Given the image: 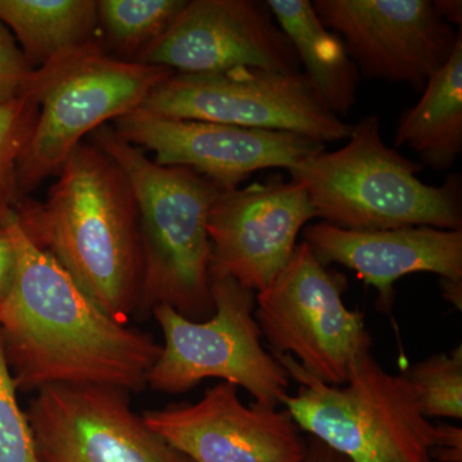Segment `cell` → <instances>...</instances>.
Returning <instances> with one entry per match:
<instances>
[{
  "instance_id": "obj_1",
  "label": "cell",
  "mask_w": 462,
  "mask_h": 462,
  "mask_svg": "<svg viewBox=\"0 0 462 462\" xmlns=\"http://www.w3.org/2000/svg\"><path fill=\"white\" fill-rule=\"evenodd\" d=\"M0 227L16 254L14 284L0 303V331L17 391L60 384L126 392L147 387L162 346L106 315L51 254L33 245L11 206L0 205Z\"/></svg>"
},
{
  "instance_id": "obj_2",
  "label": "cell",
  "mask_w": 462,
  "mask_h": 462,
  "mask_svg": "<svg viewBox=\"0 0 462 462\" xmlns=\"http://www.w3.org/2000/svg\"><path fill=\"white\" fill-rule=\"evenodd\" d=\"M57 176L45 202L25 197L14 207L18 223L106 315L129 325L143 281L132 187L120 167L90 142L75 148Z\"/></svg>"
},
{
  "instance_id": "obj_3",
  "label": "cell",
  "mask_w": 462,
  "mask_h": 462,
  "mask_svg": "<svg viewBox=\"0 0 462 462\" xmlns=\"http://www.w3.org/2000/svg\"><path fill=\"white\" fill-rule=\"evenodd\" d=\"M90 143L120 167L135 197L143 256L136 315L169 306L193 321L215 314L208 215L223 189L199 172L162 166L105 125Z\"/></svg>"
},
{
  "instance_id": "obj_4",
  "label": "cell",
  "mask_w": 462,
  "mask_h": 462,
  "mask_svg": "<svg viewBox=\"0 0 462 462\" xmlns=\"http://www.w3.org/2000/svg\"><path fill=\"white\" fill-rule=\"evenodd\" d=\"M422 166L388 147L376 115L352 125L345 147L322 151L288 169L314 207L316 217L346 230L430 226L462 230V180L439 187L419 179Z\"/></svg>"
},
{
  "instance_id": "obj_5",
  "label": "cell",
  "mask_w": 462,
  "mask_h": 462,
  "mask_svg": "<svg viewBox=\"0 0 462 462\" xmlns=\"http://www.w3.org/2000/svg\"><path fill=\"white\" fill-rule=\"evenodd\" d=\"M273 357L300 383L282 404L309 436L352 462L431 461L436 424L422 415L403 374L385 372L372 352L356 358L345 385L325 384L291 356Z\"/></svg>"
},
{
  "instance_id": "obj_6",
  "label": "cell",
  "mask_w": 462,
  "mask_h": 462,
  "mask_svg": "<svg viewBox=\"0 0 462 462\" xmlns=\"http://www.w3.org/2000/svg\"><path fill=\"white\" fill-rule=\"evenodd\" d=\"M175 72L108 56L96 41L33 69L20 96L38 105L32 141L18 163V185L29 196L87 135L109 120L141 108L158 84Z\"/></svg>"
},
{
  "instance_id": "obj_7",
  "label": "cell",
  "mask_w": 462,
  "mask_h": 462,
  "mask_svg": "<svg viewBox=\"0 0 462 462\" xmlns=\"http://www.w3.org/2000/svg\"><path fill=\"white\" fill-rule=\"evenodd\" d=\"M211 291L215 314L208 320H189L169 306L152 311L165 343L147 374L148 387L178 394L221 379L245 388L254 402L282 404L291 378L261 343L256 291L229 276H211Z\"/></svg>"
},
{
  "instance_id": "obj_8",
  "label": "cell",
  "mask_w": 462,
  "mask_h": 462,
  "mask_svg": "<svg viewBox=\"0 0 462 462\" xmlns=\"http://www.w3.org/2000/svg\"><path fill=\"white\" fill-rule=\"evenodd\" d=\"M346 278L319 263L305 242L256 294L261 336L273 355L291 356L325 384L345 385L356 358L372 352L365 316L346 309Z\"/></svg>"
},
{
  "instance_id": "obj_9",
  "label": "cell",
  "mask_w": 462,
  "mask_h": 462,
  "mask_svg": "<svg viewBox=\"0 0 462 462\" xmlns=\"http://www.w3.org/2000/svg\"><path fill=\"white\" fill-rule=\"evenodd\" d=\"M141 109L161 117L297 134L322 144L346 141L352 130L302 71L175 72L148 94Z\"/></svg>"
},
{
  "instance_id": "obj_10",
  "label": "cell",
  "mask_w": 462,
  "mask_h": 462,
  "mask_svg": "<svg viewBox=\"0 0 462 462\" xmlns=\"http://www.w3.org/2000/svg\"><path fill=\"white\" fill-rule=\"evenodd\" d=\"M27 410L42 462H193L149 430L129 392L106 385H50Z\"/></svg>"
},
{
  "instance_id": "obj_11",
  "label": "cell",
  "mask_w": 462,
  "mask_h": 462,
  "mask_svg": "<svg viewBox=\"0 0 462 462\" xmlns=\"http://www.w3.org/2000/svg\"><path fill=\"white\" fill-rule=\"evenodd\" d=\"M327 29L342 36L358 72L422 91L462 39L431 0H315Z\"/></svg>"
},
{
  "instance_id": "obj_12",
  "label": "cell",
  "mask_w": 462,
  "mask_h": 462,
  "mask_svg": "<svg viewBox=\"0 0 462 462\" xmlns=\"http://www.w3.org/2000/svg\"><path fill=\"white\" fill-rule=\"evenodd\" d=\"M134 62L180 74L300 72L293 45L261 0H190Z\"/></svg>"
},
{
  "instance_id": "obj_13",
  "label": "cell",
  "mask_w": 462,
  "mask_h": 462,
  "mask_svg": "<svg viewBox=\"0 0 462 462\" xmlns=\"http://www.w3.org/2000/svg\"><path fill=\"white\" fill-rule=\"evenodd\" d=\"M114 129L135 147L153 152L158 165L188 167L224 191L260 170H288L325 151L322 143L297 134L161 117L141 108L115 120Z\"/></svg>"
},
{
  "instance_id": "obj_14",
  "label": "cell",
  "mask_w": 462,
  "mask_h": 462,
  "mask_svg": "<svg viewBox=\"0 0 462 462\" xmlns=\"http://www.w3.org/2000/svg\"><path fill=\"white\" fill-rule=\"evenodd\" d=\"M315 209L300 182L273 173L263 182L223 191L208 215L211 276L263 291L287 266L298 234Z\"/></svg>"
},
{
  "instance_id": "obj_15",
  "label": "cell",
  "mask_w": 462,
  "mask_h": 462,
  "mask_svg": "<svg viewBox=\"0 0 462 462\" xmlns=\"http://www.w3.org/2000/svg\"><path fill=\"white\" fill-rule=\"evenodd\" d=\"M143 419L193 462H300L306 454V437L287 409L245 406L238 387L226 382L199 402L169 404Z\"/></svg>"
},
{
  "instance_id": "obj_16",
  "label": "cell",
  "mask_w": 462,
  "mask_h": 462,
  "mask_svg": "<svg viewBox=\"0 0 462 462\" xmlns=\"http://www.w3.org/2000/svg\"><path fill=\"white\" fill-rule=\"evenodd\" d=\"M303 242L324 266L342 264L375 288L376 307L383 314L393 309L394 282L403 276L430 273L462 282V230L410 226L358 231L321 221L303 230Z\"/></svg>"
},
{
  "instance_id": "obj_17",
  "label": "cell",
  "mask_w": 462,
  "mask_h": 462,
  "mask_svg": "<svg viewBox=\"0 0 462 462\" xmlns=\"http://www.w3.org/2000/svg\"><path fill=\"white\" fill-rule=\"evenodd\" d=\"M266 3L322 102L338 117L348 115L357 102L360 72L342 39L324 26L310 0Z\"/></svg>"
},
{
  "instance_id": "obj_18",
  "label": "cell",
  "mask_w": 462,
  "mask_h": 462,
  "mask_svg": "<svg viewBox=\"0 0 462 462\" xmlns=\"http://www.w3.org/2000/svg\"><path fill=\"white\" fill-rule=\"evenodd\" d=\"M421 93L398 118L394 147L407 145L422 166L447 171L462 152V39Z\"/></svg>"
},
{
  "instance_id": "obj_19",
  "label": "cell",
  "mask_w": 462,
  "mask_h": 462,
  "mask_svg": "<svg viewBox=\"0 0 462 462\" xmlns=\"http://www.w3.org/2000/svg\"><path fill=\"white\" fill-rule=\"evenodd\" d=\"M0 21L14 32L32 69L94 42V0H0Z\"/></svg>"
},
{
  "instance_id": "obj_20",
  "label": "cell",
  "mask_w": 462,
  "mask_h": 462,
  "mask_svg": "<svg viewBox=\"0 0 462 462\" xmlns=\"http://www.w3.org/2000/svg\"><path fill=\"white\" fill-rule=\"evenodd\" d=\"M187 0H99L98 25L125 60H134L171 25Z\"/></svg>"
},
{
  "instance_id": "obj_21",
  "label": "cell",
  "mask_w": 462,
  "mask_h": 462,
  "mask_svg": "<svg viewBox=\"0 0 462 462\" xmlns=\"http://www.w3.org/2000/svg\"><path fill=\"white\" fill-rule=\"evenodd\" d=\"M411 385L419 409L430 420L462 419V346L431 356L403 374Z\"/></svg>"
},
{
  "instance_id": "obj_22",
  "label": "cell",
  "mask_w": 462,
  "mask_h": 462,
  "mask_svg": "<svg viewBox=\"0 0 462 462\" xmlns=\"http://www.w3.org/2000/svg\"><path fill=\"white\" fill-rule=\"evenodd\" d=\"M38 105L26 96L0 103V205L16 207L25 197L18 185V163L32 141Z\"/></svg>"
},
{
  "instance_id": "obj_23",
  "label": "cell",
  "mask_w": 462,
  "mask_h": 462,
  "mask_svg": "<svg viewBox=\"0 0 462 462\" xmlns=\"http://www.w3.org/2000/svg\"><path fill=\"white\" fill-rule=\"evenodd\" d=\"M16 392L0 331V462H42Z\"/></svg>"
},
{
  "instance_id": "obj_24",
  "label": "cell",
  "mask_w": 462,
  "mask_h": 462,
  "mask_svg": "<svg viewBox=\"0 0 462 462\" xmlns=\"http://www.w3.org/2000/svg\"><path fill=\"white\" fill-rule=\"evenodd\" d=\"M32 69L14 35L0 21V103L20 96Z\"/></svg>"
},
{
  "instance_id": "obj_25",
  "label": "cell",
  "mask_w": 462,
  "mask_h": 462,
  "mask_svg": "<svg viewBox=\"0 0 462 462\" xmlns=\"http://www.w3.org/2000/svg\"><path fill=\"white\" fill-rule=\"evenodd\" d=\"M437 433L431 461L462 462V430L451 424H436Z\"/></svg>"
},
{
  "instance_id": "obj_26",
  "label": "cell",
  "mask_w": 462,
  "mask_h": 462,
  "mask_svg": "<svg viewBox=\"0 0 462 462\" xmlns=\"http://www.w3.org/2000/svg\"><path fill=\"white\" fill-rule=\"evenodd\" d=\"M16 254L7 231L0 227V303L8 296L14 284Z\"/></svg>"
},
{
  "instance_id": "obj_27",
  "label": "cell",
  "mask_w": 462,
  "mask_h": 462,
  "mask_svg": "<svg viewBox=\"0 0 462 462\" xmlns=\"http://www.w3.org/2000/svg\"><path fill=\"white\" fill-rule=\"evenodd\" d=\"M306 440V454L300 462H352L314 437L307 436Z\"/></svg>"
},
{
  "instance_id": "obj_28",
  "label": "cell",
  "mask_w": 462,
  "mask_h": 462,
  "mask_svg": "<svg viewBox=\"0 0 462 462\" xmlns=\"http://www.w3.org/2000/svg\"><path fill=\"white\" fill-rule=\"evenodd\" d=\"M434 9L438 16L448 25L462 29V2L461 0H434Z\"/></svg>"
},
{
  "instance_id": "obj_29",
  "label": "cell",
  "mask_w": 462,
  "mask_h": 462,
  "mask_svg": "<svg viewBox=\"0 0 462 462\" xmlns=\"http://www.w3.org/2000/svg\"><path fill=\"white\" fill-rule=\"evenodd\" d=\"M440 287H442L443 296L448 302H451L456 309H462V282L446 281L440 279Z\"/></svg>"
},
{
  "instance_id": "obj_30",
  "label": "cell",
  "mask_w": 462,
  "mask_h": 462,
  "mask_svg": "<svg viewBox=\"0 0 462 462\" xmlns=\"http://www.w3.org/2000/svg\"><path fill=\"white\" fill-rule=\"evenodd\" d=\"M430 462H434V461H430Z\"/></svg>"
}]
</instances>
